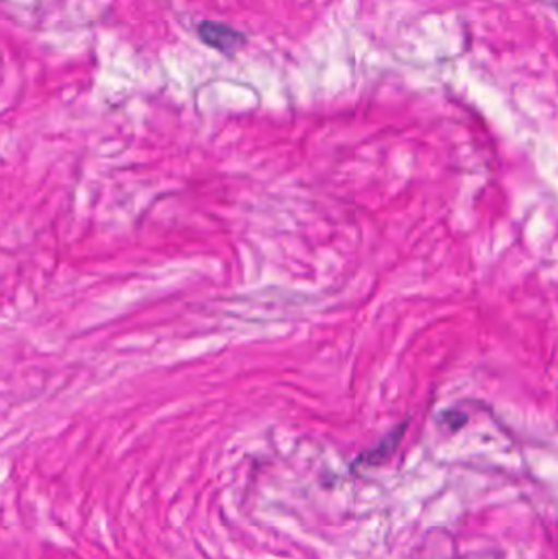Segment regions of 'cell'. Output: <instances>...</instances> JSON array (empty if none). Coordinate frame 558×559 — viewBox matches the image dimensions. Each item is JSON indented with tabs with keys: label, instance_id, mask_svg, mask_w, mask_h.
Here are the masks:
<instances>
[{
	"label": "cell",
	"instance_id": "2",
	"mask_svg": "<svg viewBox=\"0 0 558 559\" xmlns=\"http://www.w3.org/2000/svg\"><path fill=\"white\" fill-rule=\"evenodd\" d=\"M406 424H403V427H399V429L393 430L389 437H387L383 442H380L376 449L369 450V452L360 455V459L357 460V463L366 466H377L380 463L385 462L393 452H395L396 447H399L400 440H402L403 433H405Z\"/></svg>",
	"mask_w": 558,
	"mask_h": 559
},
{
	"label": "cell",
	"instance_id": "1",
	"mask_svg": "<svg viewBox=\"0 0 558 559\" xmlns=\"http://www.w3.org/2000/svg\"><path fill=\"white\" fill-rule=\"evenodd\" d=\"M199 35L205 45L225 55L238 51L246 43V36L241 32L225 23L202 22L199 26Z\"/></svg>",
	"mask_w": 558,
	"mask_h": 559
}]
</instances>
